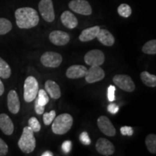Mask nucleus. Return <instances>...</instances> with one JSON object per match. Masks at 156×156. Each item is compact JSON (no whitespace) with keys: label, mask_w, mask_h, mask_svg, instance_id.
<instances>
[{"label":"nucleus","mask_w":156,"mask_h":156,"mask_svg":"<svg viewBox=\"0 0 156 156\" xmlns=\"http://www.w3.org/2000/svg\"><path fill=\"white\" fill-rule=\"evenodd\" d=\"M4 92H5V86H4V84L0 80V96L3 95Z\"/></svg>","instance_id":"37"},{"label":"nucleus","mask_w":156,"mask_h":156,"mask_svg":"<svg viewBox=\"0 0 156 156\" xmlns=\"http://www.w3.org/2000/svg\"><path fill=\"white\" fill-rule=\"evenodd\" d=\"M56 117V112L54 110L51 111L50 112L44 113L43 116V121L44 124L46 125H50Z\"/></svg>","instance_id":"28"},{"label":"nucleus","mask_w":156,"mask_h":156,"mask_svg":"<svg viewBox=\"0 0 156 156\" xmlns=\"http://www.w3.org/2000/svg\"><path fill=\"white\" fill-rule=\"evenodd\" d=\"M0 129L6 135H11L14 132V124L8 115L0 114Z\"/></svg>","instance_id":"15"},{"label":"nucleus","mask_w":156,"mask_h":156,"mask_svg":"<svg viewBox=\"0 0 156 156\" xmlns=\"http://www.w3.org/2000/svg\"><path fill=\"white\" fill-rule=\"evenodd\" d=\"M7 107L12 114H16L20 108V103L17 93L14 90H12L7 95Z\"/></svg>","instance_id":"14"},{"label":"nucleus","mask_w":156,"mask_h":156,"mask_svg":"<svg viewBox=\"0 0 156 156\" xmlns=\"http://www.w3.org/2000/svg\"><path fill=\"white\" fill-rule=\"evenodd\" d=\"M95 148L98 153L105 156H110L115 152L114 145L106 138H100L97 140Z\"/></svg>","instance_id":"12"},{"label":"nucleus","mask_w":156,"mask_h":156,"mask_svg":"<svg viewBox=\"0 0 156 156\" xmlns=\"http://www.w3.org/2000/svg\"><path fill=\"white\" fill-rule=\"evenodd\" d=\"M96 38L101 44L106 46H112L115 42L114 36L106 29H100Z\"/></svg>","instance_id":"20"},{"label":"nucleus","mask_w":156,"mask_h":156,"mask_svg":"<svg viewBox=\"0 0 156 156\" xmlns=\"http://www.w3.org/2000/svg\"><path fill=\"white\" fill-rule=\"evenodd\" d=\"M107 109H108V112L112 114H116L117 112L119 110V107L118 105H116V103H110L108 105V107H107Z\"/></svg>","instance_id":"35"},{"label":"nucleus","mask_w":156,"mask_h":156,"mask_svg":"<svg viewBox=\"0 0 156 156\" xmlns=\"http://www.w3.org/2000/svg\"><path fill=\"white\" fill-rule=\"evenodd\" d=\"M145 145L150 153H156V135L155 134H150L146 136Z\"/></svg>","instance_id":"23"},{"label":"nucleus","mask_w":156,"mask_h":156,"mask_svg":"<svg viewBox=\"0 0 156 156\" xmlns=\"http://www.w3.org/2000/svg\"><path fill=\"white\" fill-rule=\"evenodd\" d=\"M104 77L105 72L100 66H90L85 75V80L90 84L102 80Z\"/></svg>","instance_id":"10"},{"label":"nucleus","mask_w":156,"mask_h":156,"mask_svg":"<svg viewBox=\"0 0 156 156\" xmlns=\"http://www.w3.org/2000/svg\"><path fill=\"white\" fill-rule=\"evenodd\" d=\"M36 101L38 103V104H40L41 106H45L48 103L49 98H48L47 93H46V91L45 90H38V98H36Z\"/></svg>","instance_id":"27"},{"label":"nucleus","mask_w":156,"mask_h":156,"mask_svg":"<svg viewBox=\"0 0 156 156\" xmlns=\"http://www.w3.org/2000/svg\"><path fill=\"white\" fill-rule=\"evenodd\" d=\"M61 21L66 28L73 29L78 25V20L75 15L69 11H64L61 15Z\"/></svg>","instance_id":"17"},{"label":"nucleus","mask_w":156,"mask_h":156,"mask_svg":"<svg viewBox=\"0 0 156 156\" xmlns=\"http://www.w3.org/2000/svg\"><path fill=\"white\" fill-rule=\"evenodd\" d=\"M72 146H73V144H72L71 141H69V140L64 141L62 145V151H63L65 154L70 153V151H71L72 150Z\"/></svg>","instance_id":"34"},{"label":"nucleus","mask_w":156,"mask_h":156,"mask_svg":"<svg viewBox=\"0 0 156 156\" xmlns=\"http://www.w3.org/2000/svg\"><path fill=\"white\" fill-rule=\"evenodd\" d=\"M49 40L56 46H64L70 40V36L67 33L62 30H54L49 34Z\"/></svg>","instance_id":"13"},{"label":"nucleus","mask_w":156,"mask_h":156,"mask_svg":"<svg viewBox=\"0 0 156 156\" xmlns=\"http://www.w3.org/2000/svg\"><path fill=\"white\" fill-rule=\"evenodd\" d=\"M119 15L123 17H129L132 15V8L127 4L123 3L118 7L117 9Z\"/></svg>","instance_id":"26"},{"label":"nucleus","mask_w":156,"mask_h":156,"mask_svg":"<svg viewBox=\"0 0 156 156\" xmlns=\"http://www.w3.org/2000/svg\"><path fill=\"white\" fill-rule=\"evenodd\" d=\"M38 83L37 80L33 76H29L25 79L24 83V100L30 103L34 101L38 95Z\"/></svg>","instance_id":"4"},{"label":"nucleus","mask_w":156,"mask_h":156,"mask_svg":"<svg viewBox=\"0 0 156 156\" xmlns=\"http://www.w3.org/2000/svg\"><path fill=\"white\" fill-rule=\"evenodd\" d=\"M44 110L45 106H41L40 104H38V103L36 100V101H35V111H36V114L38 115H41L44 113Z\"/></svg>","instance_id":"36"},{"label":"nucleus","mask_w":156,"mask_h":156,"mask_svg":"<svg viewBox=\"0 0 156 156\" xmlns=\"http://www.w3.org/2000/svg\"><path fill=\"white\" fill-rule=\"evenodd\" d=\"M80 140L81 143L85 145H89L91 143V140L87 132H83L80 135Z\"/></svg>","instance_id":"30"},{"label":"nucleus","mask_w":156,"mask_h":156,"mask_svg":"<svg viewBox=\"0 0 156 156\" xmlns=\"http://www.w3.org/2000/svg\"><path fill=\"white\" fill-rule=\"evenodd\" d=\"M87 70V68L83 65H73L67 69L66 76L69 79L82 78L85 77Z\"/></svg>","instance_id":"16"},{"label":"nucleus","mask_w":156,"mask_h":156,"mask_svg":"<svg viewBox=\"0 0 156 156\" xmlns=\"http://www.w3.org/2000/svg\"><path fill=\"white\" fill-rule=\"evenodd\" d=\"M45 90L51 98L56 100L61 97V89H60L58 84L54 81H46L45 83Z\"/></svg>","instance_id":"19"},{"label":"nucleus","mask_w":156,"mask_h":156,"mask_svg":"<svg viewBox=\"0 0 156 156\" xmlns=\"http://www.w3.org/2000/svg\"><path fill=\"white\" fill-rule=\"evenodd\" d=\"M141 80L146 86L150 87H155L156 86V76L151 75L148 72L144 71L140 74Z\"/></svg>","instance_id":"21"},{"label":"nucleus","mask_w":156,"mask_h":156,"mask_svg":"<svg viewBox=\"0 0 156 156\" xmlns=\"http://www.w3.org/2000/svg\"><path fill=\"white\" fill-rule=\"evenodd\" d=\"M17 27L22 29H30L36 27L39 23V16L36 9L31 7H21L15 12Z\"/></svg>","instance_id":"1"},{"label":"nucleus","mask_w":156,"mask_h":156,"mask_svg":"<svg viewBox=\"0 0 156 156\" xmlns=\"http://www.w3.org/2000/svg\"><path fill=\"white\" fill-rule=\"evenodd\" d=\"M98 126L101 132L105 135L108 136H114L116 134V129L113 125L108 117L105 116H101L97 121Z\"/></svg>","instance_id":"11"},{"label":"nucleus","mask_w":156,"mask_h":156,"mask_svg":"<svg viewBox=\"0 0 156 156\" xmlns=\"http://www.w3.org/2000/svg\"><path fill=\"white\" fill-rule=\"evenodd\" d=\"M41 62L44 67L56 68L59 67L62 64V56L56 52L46 51L41 57Z\"/></svg>","instance_id":"6"},{"label":"nucleus","mask_w":156,"mask_h":156,"mask_svg":"<svg viewBox=\"0 0 156 156\" xmlns=\"http://www.w3.org/2000/svg\"><path fill=\"white\" fill-rule=\"evenodd\" d=\"M69 7L77 14L83 15L92 14V7L86 0H72L69 3Z\"/></svg>","instance_id":"9"},{"label":"nucleus","mask_w":156,"mask_h":156,"mask_svg":"<svg viewBox=\"0 0 156 156\" xmlns=\"http://www.w3.org/2000/svg\"><path fill=\"white\" fill-rule=\"evenodd\" d=\"M28 126H30L34 132H38L41 129L40 122L36 117H31L28 120Z\"/></svg>","instance_id":"29"},{"label":"nucleus","mask_w":156,"mask_h":156,"mask_svg":"<svg viewBox=\"0 0 156 156\" xmlns=\"http://www.w3.org/2000/svg\"><path fill=\"white\" fill-rule=\"evenodd\" d=\"M142 51L143 53L146 54H151V55H153V54H156V41L155 39L153 40H151L149 41L146 42L144 46H142Z\"/></svg>","instance_id":"24"},{"label":"nucleus","mask_w":156,"mask_h":156,"mask_svg":"<svg viewBox=\"0 0 156 156\" xmlns=\"http://www.w3.org/2000/svg\"><path fill=\"white\" fill-rule=\"evenodd\" d=\"M54 154L51 151H45L44 153L42 154V156H53Z\"/></svg>","instance_id":"38"},{"label":"nucleus","mask_w":156,"mask_h":156,"mask_svg":"<svg viewBox=\"0 0 156 156\" xmlns=\"http://www.w3.org/2000/svg\"><path fill=\"white\" fill-rule=\"evenodd\" d=\"M84 61L89 66H101L105 62V55L101 50L93 49L85 54Z\"/></svg>","instance_id":"8"},{"label":"nucleus","mask_w":156,"mask_h":156,"mask_svg":"<svg viewBox=\"0 0 156 156\" xmlns=\"http://www.w3.org/2000/svg\"><path fill=\"white\" fill-rule=\"evenodd\" d=\"M73 124V118L69 114H62L55 117L52 124V131L56 134H64L68 132Z\"/></svg>","instance_id":"3"},{"label":"nucleus","mask_w":156,"mask_h":156,"mask_svg":"<svg viewBox=\"0 0 156 156\" xmlns=\"http://www.w3.org/2000/svg\"><path fill=\"white\" fill-rule=\"evenodd\" d=\"M34 133L30 126H25L23 129L22 135L18 141V146L23 153H30L36 148V142Z\"/></svg>","instance_id":"2"},{"label":"nucleus","mask_w":156,"mask_h":156,"mask_svg":"<svg viewBox=\"0 0 156 156\" xmlns=\"http://www.w3.org/2000/svg\"><path fill=\"white\" fill-rule=\"evenodd\" d=\"M113 82L120 89L126 92H133L135 90V84L129 75H116L113 77Z\"/></svg>","instance_id":"7"},{"label":"nucleus","mask_w":156,"mask_h":156,"mask_svg":"<svg viewBox=\"0 0 156 156\" xmlns=\"http://www.w3.org/2000/svg\"><path fill=\"white\" fill-rule=\"evenodd\" d=\"M11 68L3 58L0 57V77L8 79L11 76Z\"/></svg>","instance_id":"22"},{"label":"nucleus","mask_w":156,"mask_h":156,"mask_svg":"<svg viewBox=\"0 0 156 156\" xmlns=\"http://www.w3.org/2000/svg\"><path fill=\"white\" fill-rule=\"evenodd\" d=\"M38 9L45 21L51 23L54 20L55 13L52 0H41L38 4Z\"/></svg>","instance_id":"5"},{"label":"nucleus","mask_w":156,"mask_h":156,"mask_svg":"<svg viewBox=\"0 0 156 156\" xmlns=\"http://www.w3.org/2000/svg\"><path fill=\"white\" fill-rule=\"evenodd\" d=\"M121 134L124 136H132L134 134V130L131 126H124L120 129Z\"/></svg>","instance_id":"31"},{"label":"nucleus","mask_w":156,"mask_h":156,"mask_svg":"<svg viewBox=\"0 0 156 156\" xmlns=\"http://www.w3.org/2000/svg\"><path fill=\"white\" fill-rule=\"evenodd\" d=\"M115 91H116V87L114 85H109L108 87V99L109 101L113 102L115 101Z\"/></svg>","instance_id":"33"},{"label":"nucleus","mask_w":156,"mask_h":156,"mask_svg":"<svg viewBox=\"0 0 156 156\" xmlns=\"http://www.w3.org/2000/svg\"><path fill=\"white\" fill-rule=\"evenodd\" d=\"M100 29V27L97 26V25L85 29V30L82 31L81 34L80 35V41L82 42H87L93 40V39L96 38Z\"/></svg>","instance_id":"18"},{"label":"nucleus","mask_w":156,"mask_h":156,"mask_svg":"<svg viewBox=\"0 0 156 156\" xmlns=\"http://www.w3.org/2000/svg\"><path fill=\"white\" fill-rule=\"evenodd\" d=\"M8 153V146L6 142L0 138V156H5Z\"/></svg>","instance_id":"32"},{"label":"nucleus","mask_w":156,"mask_h":156,"mask_svg":"<svg viewBox=\"0 0 156 156\" xmlns=\"http://www.w3.org/2000/svg\"><path fill=\"white\" fill-rule=\"evenodd\" d=\"M12 28V25L9 20L0 17V35L8 34Z\"/></svg>","instance_id":"25"}]
</instances>
